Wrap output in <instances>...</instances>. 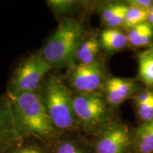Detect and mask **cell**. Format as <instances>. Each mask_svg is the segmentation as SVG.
Masks as SVG:
<instances>
[{
	"label": "cell",
	"mask_w": 153,
	"mask_h": 153,
	"mask_svg": "<svg viewBox=\"0 0 153 153\" xmlns=\"http://www.w3.org/2000/svg\"><path fill=\"white\" fill-rule=\"evenodd\" d=\"M137 89V85L135 80L113 76L107 79L103 87L102 93L107 102L113 108L119 106L133 97Z\"/></svg>",
	"instance_id": "obj_8"
},
{
	"label": "cell",
	"mask_w": 153,
	"mask_h": 153,
	"mask_svg": "<svg viewBox=\"0 0 153 153\" xmlns=\"http://www.w3.org/2000/svg\"><path fill=\"white\" fill-rule=\"evenodd\" d=\"M7 96L19 136L36 137L49 145L60 136L48 114L39 91Z\"/></svg>",
	"instance_id": "obj_1"
},
{
	"label": "cell",
	"mask_w": 153,
	"mask_h": 153,
	"mask_svg": "<svg viewBox=\"0 0 153 153\" xmlns=\"http://www.w3.org/2000/svg\"><path fill=\"white\" fill-rule=\"evenodd\" d=\"M133 144L137 153H153V120L139 126Z\"/></svg>",
	"instance_id": "obj_15"
},
{
	"label": "cell",
	"mask_w": 153,
	"mask_h": 153,
	"mask_svg": "<svg viewBox=\"0 0 153 153\" xmlns=\"http://www.w3.org/2000/svg\"><path fill=\"white\" fill-rule=\"evenodd\" d=\"M128 43L135 48L146 47L153 39V28L148 22L143 23L128 30Z\"/></svg>",
	"instance_id": "obj_17"
},
{
	"label": "cell",
	"mask_w": 153,
	"mask_h": 153,
	"mask_svg": "<svg viewBox=\"0 0 153 153\" xmlns=\"http://www.w3.org/2000/svg\"><path fill=\"white\" fill-rule=\"evenodd\" d=\"M19 136L8 96H0V153Z\"/></svg>",
	"instance_id": "obj_9"
},
{
	"label": "cell",
	"mask_w": 153,
	"mask_h": 153,
	"mask_svg": "<svg viewBox=\"0 0 153 153\" xmlns=\"http://www.w3.org/2000/svg\"><path fill=\"white\" fill-rule=\"evenodd\" d=\"M101 48L108 53L123 49L128 43L127 33L120 28H105L99 36Z\"/></svg>",
	"instance_id": "obj_12"
},
{
	"label": "cell",
	"mask_w": 153,
	"mask_h": 153,
	"mask_svg": "<svg viewBox=\"0 0 153 153\" xmlns=\"http://www.w3.org/2000/svg\"><path fill=\"white\" fill-rule=\"evenodd\" d=\"M93 137L90 143L94 153H128L133 143L128 127L116 120L107 124Z\"/></svg>",
	"instance_id": "obj_7"
},
{
	"label": "cell",
	"mask_w": 153,
	"mask_h": 153,
	"mask_svg": "<svg viewBox=\"0 0 153 153\" xmlns=\"http://www.w3.org/2000/svg\"><path fill=\"white\" fill-rule=\"evenodd\" d=\"M73 106L80 131L85 135H94L107 124L114 121L112 107L102 92L74 93Z\"/></svg>",
	"instance_id": "obj_5"
},
{
	"label": "cell",
	"mask_w": 153,
	"mask_h": 153,
	"mask_svg": "<svg viewBox=\"0 0 153 153\" xmlns=\"http://www.w3.org/2000/svg\"><path fill=\"white\" fill-rule=\"evenodd\" d=\"M128 8L126 3L108 4L101 9V23L106 28L123 26Z\"/></svg>",
	"instance_id": "obj_14"
},
{
	"label": "cell",
	"mask_w": 153,
	"mask_h": 153,
	"mask_svg": "<svg viewBox=\"0 0 153 153\" xmlns=\"http://www.w3.org/2000/svg\"><path fill=\"white\" fill-rule=\"evenodd\" d=\"M148 50L153 55V45H152L151 46H150V48H149Z\"/></svg>",
	"instance_id": "obj_23"
},
{
	"label": "cell",
	"mask_w": 153,
	"mask_h": 153,
	"mask_svg": "<svg viewBox=\"0 0 153 153\" xmlns=\"http://www.w3.org/2000/svg\"><path fill=\"white\" fill-rule=\"evenodd\" d=\"M125 21H124L123 28L127 30H131L135 26L142 24L143 23L148 22V10L139 9L137 7L128 6Z\"/></svg>",
	"instance_id": "obj_19"
},
{
	"label": "cell",
	"mask_w": 153,
	"mask_h": 153,
	"mask_svg": "<svg viewBox=\"0 0 153 153\" xmlns=\"http://www.w3.org/2000/svg\"><path fill=\"white\" fill-rule=\"evenodd\" d=\"M101 49L99 37L86 33L78 48L76 64H90L98 59Z\"/></svg>",
	"instance_id": "obj_13"
},
{
	"label": "cell",
	"mask_w": 153,
	"mask_h": 153,
	"mask_svg": "<svg viewBox=\"0 0 153 153\" xmlns=\"http://www.w3.org/2000/svg\"><path fill=\"white\" fill-rule=\"evenodd\" d=\"M46 4L53 14L61 20L65 18H74L73 15L79 12L84 2L76 0H49Z\"/></svg>",
	"instance_id": "obj_16"
},
{
	"label": "cell",
	"mask_w": 153,
	"mask_h": 153,
	"mask_svg": "<svg viewBox=\"0 0 153 153\" xmlns=\"http://www.w3.org/2000/svg\"><path fill=\"white\" fill-rule=\"evenodd\" d=\"M3 153H51L50 145L33 136H19Z\"/></svg>",
	"instance_id": "obj_11"
},
{
	"label": "cell",
	"mask_w": 153,
	"mask_h": 153,
	"mask_svg": "<svg viewBox=\"0 0 153 153\" xmlns=\"http://www.w3.org/2000/svg\"><path fill=\"white\" fill-rule=\"evenodd\" d=\"M148 11V22L150 24L152 27L153 28V6L149 9Z\"/></svg>",
	"instance_id": "obj_22"
},
{
	"label": "cell",
	"mask_w": 153,
	"mask_h": 153,
	"mask_svg": "<svg viewBox=\"0 0 153 153\" xmlns=\"http://www.w3.org/2000/svg\"><path fill=\"white\" fill-rule=\"evenodd\" d=\"M52 70L40 50L31 53L22 59L12 70L6 94L14 96L38 91Z\"/></svg>",
	"instance_id": "obj_4"
},
{
	"label": "cell",
	"mask_w": 153,
	"mask_h": 153,
	"mask_svg": "<svg viewBox=\"0 0 153 153\" xmlns=\"http://www.w3.org/2000/svg\"><path fill=\"white\" fill-rule=\"evenodd\" d=\"M137 60L140 78L146 86L153 87V55L146 50L139 53Z\"/></svg>",
	"instance_id": "obj_18"
},
{
	"label": "cell",
	"mask_w": 153,
	"mask_h": 153,
	"mask_svg": "<svg viewBox=\"0 0 153 153\" xmlns=\"http://www.w3.org/2000/svg\"><path fill=\"white\" fill-rule=\"evenodd\" d=\"M137 114L144 122L153 120V98L148 102L136 106Z\"/></svg>",
	"instance_id": "obj_20"
},
{
	"label": "cell",
	"mask_w": 153,
	"mask_h": 153,
	"mask_svg": "<svg viewBox=\"0 0 153 153\" xmlns=\"http://www.w3.org/2000/svg\"><path fill=\"white\" fill-rule=\"evenodd\" d=\"M38 91L55 128L60 135L81 132L74 111V92L64 76L51 72Z\"/></svg>",
	"instance_id": "obj_2"
},
{
	"label": "cell",
	"mask_w": 153,
	"mask_h": 153,
	"mask_svg": "<svg viewBox=\"0 0 153 153\" xmlns=\"http://www.w3.org/2000/svg\"><path fill=\"white\" fill-rule=\"evenodd\" d=\"M126 4L130 7L149 10L153 6V0H129Z\"/></svg>",
	"instance_id": "obj_21"
},
{
	"label": "cell",
	"mask_w": 153,
	"mask_h": 153,
	"mask_svg": "<svg viewBox=\"0 0 153 153\" xmlns=\"http://www.w3.org/2000/svg\"><path fill=\"white\" fill-rule=\"evenodd\" d=\"M51 153H94L91 143L81 132L62 134L50 144Z\"/></svg>",
	"instance_id": "obj_10"
},
{
	"label": "cell",
	"mask_w": 153,
	"mask_h": 153,
	"mask_svg": "<svg viewBox=\"0 0 153 153\" xmlns=\"http://www.w3.org/2000/svg\"><path fill=\"white\" fill-rule=\"evenodd\" d=\"M86 33L85 25L80 19H61L40 49L41 55L53 70H69L76 64V52Z\"/></svg>",
	"instance_id": "obj_3"
},
{
	"label": "cell",
	"mask_w": 153,
	"mask_h": 153,
	"mask_svg": "<svg viewBox=\"0 0 153 153\" xmlns=\"http://www.w3.org/2000/svg\"><path fill=\"white\" fill-rule=\"evenodd\" d=\"M65 77L75 94L101 92L108 78L105 63L100 58L90 64H75L68 70Z\"/></svg>",
	"instance_id": "obj_6"
}]
</instances>
